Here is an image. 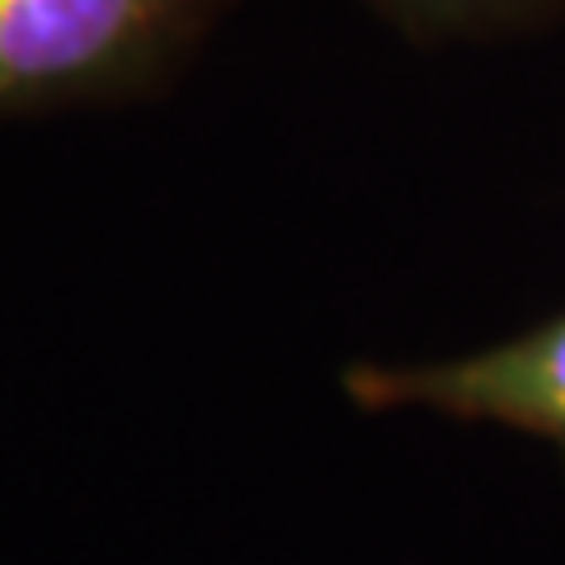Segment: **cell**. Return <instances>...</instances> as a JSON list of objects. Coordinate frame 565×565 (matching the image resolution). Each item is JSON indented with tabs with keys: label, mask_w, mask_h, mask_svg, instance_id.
Returning <instances> with one entry per match:
<instances>
[{
	"label": "cell",
	"mask_w": 565,
	"mask_h": 565,
	"mask_svg": "<svg viewBox=\"0 0 565 565\" xmlns=\"http://www.w3.org/2000/svg\"><path fill=\"white\" fill-rule=\"evenodd\" d=\"M415 29H481L542 6V0H373Z\"/></svg>",
	"instance_id": "3957f363"
},
{
	"label": "cell",
	"mask_w": 565,
	"mask_h": 565,
	"mask_svg": "<svg viewBox=\"0 0 565 565\" xmlns=\"http://www.w3.org/2000/svg\"><path fill=\"white\" fill-rule=\"evenodd\" d=\"M222 0H0V109L132 95L207 29Z\"/></svg>",
	"instance_id": "6da1fadb"
},
{
	"label": "cell",
	"mask_w": 565,
	"mask_h": 565,
	"mask_svg": "<svg viewBox=\"0 0 565 565\" xmlns=\"http://www.w3.org/2000/svg\"><path fill=\"white\" fill-rule=\"evenodd\" d=\"M367 411H434L533 434L565 457V311L444 363H363L344 377Z\"/></svg>",
	"instance_id": "7a4b0ae2"
}]
</instances>
